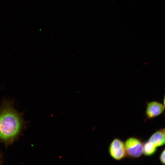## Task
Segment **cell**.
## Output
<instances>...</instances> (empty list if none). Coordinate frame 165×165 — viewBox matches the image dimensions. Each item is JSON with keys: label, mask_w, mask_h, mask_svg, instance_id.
<instances>
[{"label": "cell", "mask_w": 165, "mask_h": 165, "mask_svg": "<svg viewBox=\"0 0 165 165\" xmlns=\"http://www.w3.org/2000/svg\"><path fill=\"white\" fill-rule=\"evenodd\" d=\"M23 124L21 114L10 101H4L0 108V141L6 144L12 143L18 135Z\"/></svg>", "instance_id": "cell-1"}, {"label": "cell", "mask_w": 165, "mask_h": 165, "mask_svg": "<svg viewBox=\"0 0 165 165\" xmlns=\"http://www.w3.org/2000/svg\"><path fill=\"white\" fill-rule=\"evenodd\" d=\"M159 159L160 162L163 164H165V149L162 151L160 154Z\"/></svg>", "instance_id": "cell-7"}, {"label": "cell", "mask_w": 165, "mask_h": 165, "mask_svg": "<svg viewBox=\"0 0 165 165\" xmlns=\"http://www.w3.org/2000/svg\"><path fill=\"white\" fill-rule=\"evenodd\" d=\"M149 141L156 147L162 146L165 144V129L156 131L149 138Z\"/></svg>", "instance_id": "cell-5"}, {"label": "cell", "mask_w": 165, "mask_h": 165, "mask_svg": "<svg viewBox=\"0 0 165 165\" xmlns=\"http://www.w3.org/2000/svg\"><path fill=\"white\" fill-rule=\"evenodd\" d=\"M127 156L132 158L140 157L143 154V143L138 138H128L124 143Z\"/></svg>", "instance_id": "cell-2"}, {"label": "cell", "mask_w": 165, "mask_h": 165, "mask_svg": "<svg viewBox=\"0 0 165 165\" xmlns=\"http://www.w3.org/2000/svg\"><path fill=\"white\" fill-rule=\"evenodd\" d=\"M109 154L113 159L120 160L127 156L124 143L118 139H114L110 143L108 148Z\"/></svg>", "instance_id": "cell-3"}, {"label": "cell", "mask_w": 165, "mask_h": 165, "mask_svg": "<svg viewBox=\"0 0 165 165\" xmlns=\"http://www.w3.org/2000/svg\"><path fill=\"white\" fill-rule=\"evenodd\" d=\"M164 105L156 101L148 103L145 110V114L148 119H153L161 115L164 110Z\"/></svg>", "instance_id": "cell-4"}, {"label": "cell", "mask_w": 165, "mask_h": 165, "mask_svg": "<svg viewBox=\"0 0 165 165\" xmlns=\"http://www.w3.org/2000/svg\"><path fill=\"white\" fill-rule=\"evenodd\" d=\"M157 151V147L148 141L143 143V154L146 156L153 155Z\"/></svg>", "instance_id": "cell-6"}]
</instances>
